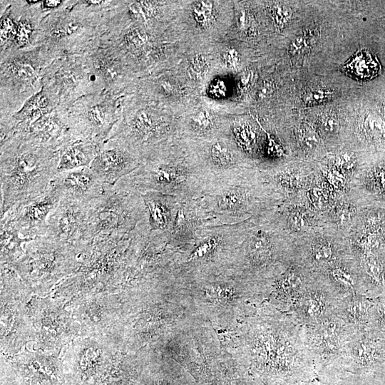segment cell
<instances>
[{
    "mask_svg": "<svg viewBox=\"0 0 385 385\" xmlns=\"http://www.w3.org/2000/svg\"><path fill=\"white\" fill-rule=\"evenodd\" d=\"M207 180L185 141L178 138L142 158L134 171L115 185L139 194L156 192L185 201L197 199Z\"/></svg>",
    "mask_w": 385,
    "mask_h": 385,
    "instance_id": "1",
    "label": "cell"
},
{
    "mask_svg": "<svg viewBox=\"0 0 385 385\" xmlns=\"http://www.w3.org/2000/svg\"><path fill=\"white\" fill-rule=\"evenodd\" d=\"M197 200L215 225L241 223L282 204L255 166L207 179Z\"/></svg>",
    "mask_w": 385,
    "mask_h": 385,
    "instance_id": "2",
    "label": "cell"
},
{
    "mask_svg": "<svg viewBox=\"0 0 385 385\" xmlns=\"http://www.w3.org/2000/svg\"><path fill=\"white\" fill-rule=\"evenodd\" d=\"M1 217L41 195L56 174L58 151L15 135L0 143Z\"/></svg>",
    "mask_w": 385,
    "mask_h": 385,
    "instance_id": "3",
    "label": "cell"
},
{
    "mask_svg": "<svg viewBox=\"0 0 385 385\" xmlns=\"http://www.w3.org/2000/svg\"><path fill=\"white\" fill-rule=\"evenodd\" d=\"M113 1L67 0L61 8L45 15L33 47H43L54 59L84 53L103 35L105 15Z\"/></svg>",
    "mask_w": 385,
    "mask_h": 385,
    "instance_id": "4",
    "label": "cell"
},
{
    "mask_svg": "<svg viewBox=\"0 0 385 385\" xmlns=\"http://www.w3.org/2000/svg\"><path fill=\"white\" fill-rule=\"evenodd\" d=\"M166 40L135 23L127 13L125 1H113L105 15L99 42L142 78L168 68L173 51Z\"/></svg>",
    "mask_w": 385,
    "mask_h": 385,
    "instance_id": "5",
    "label": "cell"
},
{
    "mask_svg": "<svg viewBox=\"0 0 385 385\" xmlns=\"http://www.w3.org/2000/svg\"><path fill=\"white\" fill-rule=\"evenodd\" d=\"M178 117L135 91L123 98L120 118L108 139L119 142L141 160L180 138Z\"/></svg>",
    "mask_w": 385,
    "mask_h": 385,
    "instance_id": "6",
    "label": "cell"
},
{
    "mask_svg": "<svg viewBox=\"0 0 385 385\" xmlns=\"http://www.w3.org/2000/svg\"><path fill=\"white\" fill-rule=\"evenodd\" d=\"M247 221L201 227L190 242L175 250L173 267L176 275L190 278L230 270L245 238Z\"/></svg>",
    "mask_w": 385,
    "mask_h": 385,
    "instance_id": "7",
    "label": "cell"
},
{
    "mask_svg": "<svg viewBox=\"0 0 385 385\" xmlns=\"http://www.w3.org/2000/svg\"><path fill=\"white\" fill-rule=\"evenodd\" d=\"M293 241L281 225L276 210L250 219L230 270L241 277L272 272Z\"/></svg>",
    "mask_w": 385,
    "mask_h": 385,
    "instance_id": "8",
    "label": "cell"
},
{
    "mask_svg": "<svg viewBox=\"0 0 385 385\" xmlns=\"http://www.w3.org/2000/svg\"><path fill=\"white\" fill-rule=\"evenodd\" d=\"M53 60L41 46L0 53V118L41 91L43 71Z\"/></svg>",
    "mask_w": 385,
    "mask_h": 385,
    "instance_id": "9",
    "label": "cell"
},
{
    "mask_svg": "<svg viewBox=\"0 0 385 385\" xmlns=\"http://www.w3.org/2000/svg\"><path fill=\"white\" fill-rule=\"evenodd\" d=\"M140 194L104 184L101 195L87 206L85 241L97 237L128 235L145 217Z\"/></svg>",
    "mask_w": 385,
    "mask_h": 385,
    "instance_id": "10",
    "label": "cell"
},
{
    "mask_svg": "<svg viewBox=\"0 0 385 385\" xmlns=\"http://www.w3.org/2000/svg\"><path fill=\"white\" fill-rule=\"evenodd\" d=\"M123 97L103 91L78 100L68 110V122L74 135L101 146L120 118Z\"/></svg>",
    "mask_w": 385,
    "mask_h": 385,
    "instance_id": "11",
    "label": "cell"
},
{
    "mask_svg": "<svg viewBox=\"0 0 385 385\" xmlns=\"http://www.w3.org/2000/svg\"><path fill=\"white\" fill-rule=\"evenodd\" d=\"M41 83L56 106L66 110L84 96L100 92L82 54L55 58L43 70Z\"/></svg>",
    "mask_w": 385,
    "mask_h": 385,
    "instance_id": "12",
    "label": "cell"
},
{
    "mask_svg": "<svg viewBox=\"0 0 385 385\" xmlns=\"http://www.w3.org/2000/svg\"><path fill=\"white\" fill-rule=\"evenodd\" d=\"M82 55L98 91L117 97L135 92L140 78L99 40Z\"/></svg>",
    "mask_w": 385,
    "mask_h": 385,
    "instance_id": "13",
    "label": "cell"
},
{
    "mask_svg": "<svg viewBox=\"0 0 385 385\" xmlns=\"http://www.w3.org/2000/svg\"><path fill=\"white\" fill-rule=\"evenodd\" d=\"M183 140L207 179L255 166L237 145L230 130L209 140Z\"/></svg>",
    "mask_w": 385,
    "mask_h": 385,
    "instance_id": "14",
    "label": "cell"
},
{
    "mask_svg": "<svg viewBox=\"0 0 385 385\" xmlns=\"http://www.w3.org/2000/svg\"><path fill=\"white\" fill-rule=\"evenodd\" d=\"M61 198L58 192L50 183L41 195L14 206L1 218L9 219L24 237L34 239L43 236L46 234L48 217Z\"/></svg>",
    "mask_w": 385,
    "mask_h": 385,
    "instance_id": "15",
    "label": "cell"
},
{
    "mask_svg": "<svg viewBox=\"0 0 385 385\" xmlns=\"http://www.w3.org/2000/svg\"><path fill=\"white\" fill-rule=\"evenodd\" d=\"M140 163V159L121 143L107 139L89 168L104 184L113 185L134 171Z\"/></svg>",
    "mask_w": 385,
    "mask_h": 385,
    "instance_id": "16",
    "label": "cell"
},
{
    "mask_svg": "<svg viewBox=\"0 0 385 385\" xmlns=\"http://www.w3.org/2000/svg\"><path fill=\"white\" fill-rule=\"evenodd\" d=\"M87 206L61 198L48 217L46 235L64 242L88 244L85 241Z\"/></svg>",
    "mask_w": 385,
    "mask_h": 385,
    "instance_id": "17",
    "label": "cell"
},
{
    "mask_svg": "<svg viewBox=\"0 0 385 385\" xmlns=\"http://www.w3.org/2000/svg\"><path fill=\"white\" fill-rule=\"evenodd\" d=\"M21 135L56 151L78 139L70 127L68 110L58 106L38 118Z\"/></svg>",
    "mask_w": 385,
    "mask_h": 385,
    "instance_id": "18",
    "label": "cell"
},
{
    "mask_svg": "<svg viewBox=\"0 0 385 385\" xmlns=\"http://www.w3.org/2000/svg\"><path fill=\"white\" fill-rule=\"evenodd\" d=\"M51 184L61 198L86 205L102 195L104 185L88 167L56 173Z\"/></svg>",
    "mask_w": 385,
    "mask_h": 385,
    "instance_id": "19",
    "label": "cell"
},
{
    "mask_svg": "<svg viewBox=\"0 0 385 385\" xmlns=\"http://www.w3.org/2000/svg\"><path fill=\"white\" fill-rule=\"evenodd\" d=\"M56 107L42 88L26 100L19 110L7 117L0 118V143L15 135L26 133L35 121Z\"/></svg>",
    "mask_w": 385,
    "mask_h": 385,
    "instance_id": "20",
    "label": "cell"
},
{
    "mask_svg": "<svg viewBox=\"0 0 385 385\" xmlns=\"http://www.w3.org/2000/svg\"><path fill=\"white\" fill-rule=\"evenodd\" d=\"M207 225H215L213 217L207 213L197 200H180L170 245L177 250L190 242L198 230Z\"/></svg>",
    "mask_w": 385,
    "mask_h": 385,
    "instance_id": "21",
    "label": "cell"
},
{
    "mask_svg": "<svg viewBox=\"0 0 385 385\" xmlns=\"http://www.w3.org/2000/svg\"><path fill=\"white\" fill-rule=\"evenodd\" d=\"M140 195L145 205L149 230L170 237L180 200L156 192H148Z\"/></svg>",
    "mask_w": 385,
    "mask_h": 385,
    "instance_id": "22",
    "label": "cell"
},
{
    "mask_svg": "<svg viewBox=\"0 0 385 385\" xmlns=\"http://www.w3.org/2000/svg\"><path fill=\"white\" fill-rule=\"evenodd\" d=\"M351 192L364 205L385 207V160L356 173L349 183Z\"/></svg>",
    "mask_w": 385,
    "mask_h": 385,
    "instance_id": "23",
    "label": "cell"
},
{
    "mask_svg": "<svg viewBox=\"0 0 385 385\" xmlns=\"http://www.w3.org/2000/svg\"><path fill=\"white\" fill-rule=\"evenodd\" d=\"M41 1H26L17 22L14 39L9 50L33 47V41L43 17L46 14L40 5Z\"/></svg>",
    "mask_w": 385,
    "mask_h": 385,
    "instance_id": "24",
    "label": "cell"
},
{
    "mask_svg": "<svg viewBox=\"0 0 385 385\" xmlns=\"http://www.w3.org/2000/svg\"><path fill=\"white\" fill-rule=\"evenodd\" d=\"M100 145L82 139L75 140L58 150L56 173L81 168H89L96 158Z\"/></svg>",
    "mask_w": 385,
    "mask_h": 385,
    "instance_id": "25",
    "label": "cell"
},
{
    "mask_svg": "<svg viewBox=\"0 0 385 385\" xmlns=\"http://www.w3.org/2000/svg\"><path fill=\"white\" fill-rule=\"evenodd\" d=\"M26 1L1 0L0 3V53L10 49L16 34L17 22Z\"/></svg>",
    "mask_w": 385,
    "mask_h": 385,
    "instance_id": "26",
    "label": "cell"
},
{
    "mask_svg": "<svg viewBox=\"0 0 385 385\" xmlns=\"http://www.w3.org/2000/svg\"><path fill=\"white\" fill-rule=\"evenodd\" d=\"M222 1H192L190 7L192 24L200 31H209L215 26L217 20L219 6Z\"/></svg>",
    "mask_w": 385,
    "mask_h": 385,
    "instance_id": "27",
    "label": "cell"
},
{
    "mask_svg": "<svg viewBox=\"0 0 385 385\" xmlns=\"http://www.w3.org/2000/svg\"><path fill=\"white\" fill-rule=\"evenodd\" d=\"M360 128L363 137L369 143H385V120L379 115L368 113L363 118Z\"/></svg>",
    "mask_w": 385,
    "mask_h": 385,
    "instance_id": "28",
    "label": "cell"
},
{
    "mask_svg": "<svg viewBox=\"0 0 385 385\" xmlns=\"http://www.w3.org/2000/svg\"><path fill=\"white\" fill-rule=\"evenodd\" d=\"M32 240L21 236L9 219L1 218V243L4 254L9 255L18 250L22 242Z\"/></svg>",
    "mask_w": 385,
    "mask_h": 385,
    "instance_id": "29",
    "label": "cell"
},
{
    "mask_svg": "<svg viewBox=\"0 0 385 385\" xmlns=\"http://www.w3.org/2000/svg\"><path fill=\"white\" fill-rule=\"evenodd\" d=\"M347 66L349 70L359 78H366L376 73V64L365 52L356 55Z\"/></svg>",
    "mask_w": 385,
    "mask_h": 385,
    "instance_id": "30",
    "label": "cell"
},
{
    "mask_svg": "<svg viewBox=\"0 0 385 385\" xmlns=\"http://www.w3.org/2000/svg\"><path fill=\"white\" fill-rule=\"evenodd\" d=\"M186 68L188 77L192 80L199 81L209 71V61L202 54H197L190 58Z\"/></svg>",
    "mask_w": 385,
    "mask_h": 385,
    "instance_id": "31",
    "label": "cell"
},
{
    "mask_svg": "<svg viewBox=\"0 0 385 385\" xmlns=\"http://www.w3.org/2000/svg\"><path fill=\"white\" fill-rule=\"evenodd\" d=\"M298 135L300 143L306 149L314 150L320 145V135L308 124H304L299 128Z\"/></svg>",
    "mask_w": 385,
    "mask_h": 385,
    "instance_id": "32",
    "label": "cell"
},
{
    "mask_svg": "<svg viewBox=\"0 0 385 385\" xmlns=\"http://www.w3.org/2000/svg\"><path fill=\"white\" fill-rule=\"evenodd\" d=\"M272 18L276 26L283 28L291 19L292 12L289 6L282 3H275L270 8Z\"/></svg>",
    "mask_w": 385,
    "mask_h": 385,
    "instance_id": "33",
    "label": "cell"
},
{
    "mask_svg": "<svg viewBox=\"0 0 385 385\" xmlns=\"http://www.w3.org/2000/svg\"><path fill=\"white\" fill-rule=\"evenodd\" d=\"M319 128L320 132L326 135L336 134L339 129L337 115L330 112L324 113L319 120Z\"/></svg>",
    "mask_w": 385,
    "mask_h": 385,
    "instance_id": "34",
    "label": "cell"
},
{
    "mask_svg": "<svg viewBox=\"0 0 385 385\" xmlns=\"http://www.w3.org/2000/svg\"><path fill=\"white\" fill-rule=\"evenodd\" d=\"M333 96L330 91L318 88L309 90L302 96V101L307 105H314L329 100Z\"/></svg>",
    "mask_w": 385,
    "mask_h": 385,
    "instance_id": "35",
    "label": "cell"
},
{
    "mask_svg": "<svg viewBox=\"0 0 385 385\" xmlns=\"http://www.w3.org/2000/svg\"><path fill=\"white\" fill-rule=\"evenodd\" d=\"M222 59L225 66L231 71H237L240 67V53L232 46L225 48L222 52Z\"/></svg>",
    "mask_w": 385,
    "mask_h": 385,
    "instance_id": "36",
    "label": "cell"
},
{
    "mask_svg": "<svg viewBox=\"0 0 385 385\" xmlns=\"http://www.w3.org/2000/svg\"><path fill=\"white\" fill-rule=\"evenodd\" d=\"M308 39L304 35H299L291 42L289 51L291 55L299 53L308 46Z\"/></svg>",
    "mask_w": 385,
    "mask_h": 385,
    "instance_id": "37",
    "label": "cell"
},
{
    "mask_svg": "<svg viewBox=\"0 0 385 385\" xmlns=\"http://www.w3.org/2000/svg\"><path fill=\"white\" fill-rule=\"evenodd\" d=\"M67 0H46L41 1L40 5L42 10L46 14L61 8Z\"/></svg>",
    "mask_w": 385,
    "mask_h": 385,
    "instance_id": "38",
    "label": "cell"
},
{
    "mask_svg": "<svg viewBox=\"0 0 385 385\" xmlns=\"http://www.w3.org/2000/svg\"><path fill=\"white\" fill-rule=\"evenodd\" d=\"M274 90V85L272 82L265 81L260 86L257 92V98L259 99H265L272 95Z\"/></svg>",
    "mask_w": 385,
    "mask_h": 385,
    "instance_id": "39",
    "label": "cell"
},
{
    "mask_svg": "<svg viewBox=\"0 0 385 385\" xmlns=\"http://www.w3.org/2000/svg\"><path fill=\"white\" fill-rule=\"evenodd\" d=\"M254 78L252 71H247L240 76V86L243 91L247 90L251 86Z\"/></svg>",
    "mask_w": 385,
    "mask_h": 385,
    "instance_id": "40",
    "label": "cell"
}]
</instances>
